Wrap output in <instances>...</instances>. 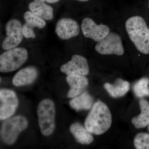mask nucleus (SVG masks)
I'll return each mask as SVG.
<instances>
[{
	"instance_id": "f257e3e1",
	"label": "nucleus",
	"mask_w": 149,
	"mask_h": 149,
	"mask_svg": "<svg viewBox=\"0 0 149 149\" xmlns=\"http://www.w3.org/2000/svg\"><path fill=\"white\" fill-rule=\"evenodd\" d=\"M112 116L107 106L97 101L93 105L85 121V127L91 134L100 135L107 132L111 126Z\"/></svg>"
},
{
	"instance_id": "f03ea898",
	"label": "nucleus",
	"mask_w": 149,
	"mask_h": 149,
	"mask_svg": "<svg viewBox=\"0 0 149 149\" xmlns=\"http://www.w3.org/2000/svg\"><path fill=\"white\" fill-rule=\"evenodd\" d=\"M125 29L137 50L149 54V29L145 19L140 16L130 17L125 22Z\"/></svg>"
},
{
	"instance_id": "7ed1b4c3",
	"label": "nucleus",
	"mask_w": 149,
	"mask_h": 149,
	"mask_svg": "<svg viewBox=\"0 0 149 149\" xmlns=\"http://www.w3.org/2000/svg\"><path fill=\"white\" fill-rule=\"evenodd\" d=\"M56 109L54 103L50 99L40 102L37 109L38 123L41 133L44 136H50L55 128Z\"/></svg>"
},
{
	"instance_id": "20e7f679",
	"label": "nucleus",
	"mask_w": 149,
	"mask_h": 149,
	"mask_svg": "<svg viewBox=\"0 0 149 149\" xmlns=\"http://www.w3.org/2000/svg\"><path fill=\"white\" fill-rule=\"evenodd\" d=\"M28 58V52L22 47H16L8 50L0 56V71L12 72L18 69Z\"/></svg>"
},
{
	"instance_id": "39448f33",
	"label": "nucleus",
	"mask_w": 149,
	"mask_h": 149,
	"mask_svg": "<svg viewBox=\"0 0 149 149\" xmlns=\"http://www.w3.org/2000/svg\"><path fill=\"white\" fill-rule=\"evenodd\" d=\"M28 124L27 119L22 116L7 118L1 128V136L3 142L8 145L13 144L19 133L27 128Z\"/></svg>"
},
{
	"instance_id": "423d86ee",
	"label": "nucleus",
	"mask_w": 149,
	"mask_h": 149,
	"mask_svg": "<svg viewBox=\"0 0 149 149\" xmlns=\"http://www.w3.org/2000/svg\"><path fill=\"white\" fill-rule=\"evenodd\" d=\"M95 49L102 55L121 56L124 52L121 37L113 32H109L102 40L97 43Z\"/></svg>"
},
{
	"instance_id": "0eeeda50",
	"label": "nucleus",
	"mask_w": 149,
	"mask_h": 149,
	"mask_svg": "<svg viewBox=\"0 0 149 149\" xmlns=\"http://www.w3.org/2000/svg\"><path fill=\"white\" fill-rule=\"evenodd\" d=\"M5 28L7 37L4 40L2 47L8 50L17 47L22 42L24 35L21 22L17 19H10L6 24Z\"/></svg>"
},
{
	"instance_id": "6e6552de",
	"label": "nucleus",
	"mask_w": 149,
	"mask_h": 149,
	"mask_svg": "<svg viewBox=\"0 0 149 149\" xmlns=\"http://www.w3.org/2000/svg\"><path fill=\"white\" fill-rule=\"evenodd\" d=\"M0 119L5 120L13 115L18 106L16 93L12 90H0Z\"/></svg>"
},
{
	"instance_id": "1a4fd4ad",
	"label": "nucleus",
	"mask_w": 149,
	"mask_h": 149,
	"mask_svg": "<svg viewBox=\"0 0 149 149\" xmlns=\"http://www.w3.org/2000/svg\"><path fill=\"white\" fill-rule=\"evenodd\" d=\"M81 29L84 36L100 42L110 32L109 27L103 24L98 25L92 19L84 18L81 24Z\"/></svg>"
},
{
	"instance_id": "9d476101",
	"label": "nucleus",
	"mask_w": 149,
	"mask_h": 149,
	"mask_svg": "<svg viewBox=\"0 0 149 149\" xmlns=\"http://www.w3.org/2000/svg\"><path fill=\"white\" fill-rule=\"evenodd\" d=\"M60 70L67 75L77 74L85 76L90 72L87 60L83 56L77 54L74 55L71 60L62 65Z\"/></svg>"
},
{
	"instance_id": "9b49d317",
	"label": "nucleus",
	"mask_w": 149,
	"mask_h": 149,
	"mask_svg": "<svg viewBox=\"0 0 149 149\" xmlns=\"http://www.w3.org/2000/svg\"><path fill=\"white\" fill-rule=\"evenodd\" d=\"M80 29L77 22L70 18L61 19L56 25L55 32L62 40H69L79 35Z\"/></svg>"
},
{
	"instance_id": "f8f14e48",
	"label": "nucleus",
	"mask_w": 149,
	"mask_h": 149,
	"mask_svg": "<svg viewBox=\"0 0 149 149\" xmlns=\"http://www.w3.org/2000/svg\"><path fill=\"white\" fill-rule=\"evenodd\" d=\"M66 80L70 87L67 94L69 98H74L83 93L89 84L88 78L80 74H68Z\"/></svg>"
},
{
	"instance_id": "ddd939ff",
	"label": "nucleus",
	"mask_w": 149,
	"mask_h": 149,
	"mask_svg": "<svg viewBox=\"0 0 149 149\" xmlns=\"http://www.w3.org/2000/svg\"><path fill=\"white\" fill-rule=\"evenodd\" d=\"M38 71L35 67L27 66L19 70L13 78L12 83L16 87L32 84L37 79Z\"/></svg>"
},
{
	"instance_id": "4468645a",
	"label": "nucleus",
	"mask_w": 149,
	"mask_h": 149,
	"mask_svg": "<svg viewBox=\"0 0 149 149\" xmlns=\"http://www.w3.org/2000/svg\"><path fill=\"white\" fill-rule=\"evenodd\" d=\"M44 0H34L28 8L31 12L45 20H50L53 18V9L45 3Z\"/></svg>"
},
{
	"instance_id": "2eb2a0df",
	"label": "nucleus",
	"mask_w": 149,
	"mask_h": 149,
	"mask_svg": "<svg viewBox=\"0 0 149 149\" xmlns=\"http://www.w3.org/2000/svg\"><path fill=\"white\" fill-rule=\"evenodd\" d=\"M70 130L75 140L80 144L89 145L94 141L91 133L79 123L75 122L71 124Z\"/></svg>"
},
{
	"instance_id": "dca6fc26",
	"label": "nucleus",
	"mask_w": 149,
	"mask_h": 149,
	"mask_svg": "<svg viewBox=\"0 0 149 149\" xmlns=\"http://www.w3.org/2000/svg\"><path fill=\"white\" fill-rule=\"evenodd\" d=\"M104 87L110 95L113 97L117 98L124 96L130 88V84L127 81L118 78L114 84L105 83Z\"/></svg>"
},
{
	"instance_id": "f3484780",
	"label": "nucleus",
	"mask_w": 149,
	"mask_h": 149,
	"mask_svg": "<svg viewBox=\"0 0 149 149\" xmlns=\"http://www.w3.org/2000/svg\"><path fill=\"white\" fill-rule=\"evenodd\" d=\"M141 114L133 117L131 120L132 124L137 129L143 128L149 123V103L144 99L139 101Z\"/></svg>"
},
{
	"instance_id": "a211bd4d",
	"label": "nucleus",
	"mask_w": 149,
	"mask_h": 149,
	"mask_svg": "<svg viewBox=\"0 0 149 149\" xmlns=\"http://www.w3.org/2000/svg\"><path fill=\"white\" fill-rule=\"evenodd\" d=\"M94 99L87 92L74 97L69 102V104L72 108L77 111L81 110H88L92 107Z\"/></svg>"
},
{
	"instance_id": "6ab92c4d",
	"label": "nucleus",
	"mask_w": 149,
	"mask_h": 149,
	"mask_svg": "<svg viewBox=\"0 0 149 149\" xmlns=\"http://www.w3.org/2000/svg\"><path fill=\"white\" fill-rule=\"evenodd\" d=\"M24 18L25 22L24 24L31 29H34L35 27L42 29L46 26L45 19L37 16L31 11L26 12L24 14Z\"/></svg>"
},
{
	"instance_id": "aec40b11",
	"label": "nucleus",
	"mask_w": 149,
	"mask_h": 149,
	"mask_svg": "<svg viewBox=\"0 0 149 149\" xmlns=\"http://www.w3.org/2000/svg\"><path fill=\"white\" fill-rule=\"evenodd\" d=\"M149 79L143 77L137 81L133 87L134 93L137 97L143 98L149 96Z\"/></svg>"
},
{
	"instance_id": "412c9836",
	"label": "nucleus",
	"mask_w": 149,
	"mask_h": 149,
	"mask_svg": "<svg viewBox=\"0 0 149 149\" xmlns=\"http://www.w3.org/2000/svg\"><path fill=\"white\" fill-rule=\"evenodd\" d=\"M134 144L137 149H149V134L146 133H138L134 138Z\"/></svg>"
},
{
	"instance_id": "4be33fe9",
	"label": "nucleus",
	"mask_w": 149,
	"mask_h": 149,
	"mask_svg": "<svg viewBox=\"0 0 149 149\" xmlns=\"http://www.w3.org/2000/svg\"><path fill=\"white\" fill-rule=\"evenodd\" d=\"M22 32L23 35L26 38H35V35L34 29L27 27L25 24L22 26Z\"/></svg>"
},
{
	"instance_id": "5701e85b",
	"label": "nucleus",
	"mask_w": 149,
	"mask_h": 149,
	"mask_svg": "<svg viewBox=\"0 0 149 149\" xmlns=\"http://www.w3.org/2000/svg\"><path fill=\"white\" fill-rule=\"evenodd\" d=\"M44 1H45L47 2V3H53L57 2L60 0H44Z\"/></svg>"
},
{
	"instance_id": "b1692460",
	"label": "nucleus",
	"mask_w": 149,
	"mask_h": 149,
	"mask_svg": "<svg viewBox=\"0 0 149 149\" xmlns=\"http://www.w3.org/2000/svg\"><path fill=\"white\" fill-rule=\"evenodd\" d=\"M75 1L82 2H86L89 1L90 0H75Z\"/></svg>"
},
{
	"instance_id": "393cba45",
	"label": "nucleus",
	"mask_w": 149,
	"mask_h": 149,
	"mask_svg": "<svg viewBox=\"0 0 149 149\" xmlns=\"http://www.w3.org/2000/svg\"><path fill=\"white\" fill-rule=\"evenodd\" d=\"M147 5H148V8L149 11V0H147Z\"/></svg>"
},
{
	"instance_id": "a878e982",
	"label": "nucleus",
	"mask_w": 149,
	"mask_h": 149,
	"mask_svg": "<svg viewBox=\"0 0 149 149\" xmlns=\"http://www.w3.org/2000/svg\"><path fill=\"white\" fill-rule=\"evenodd\" d=\"M148 131L149 132V123L148 124Z\"/></svg>"
},
{
	"instance_id": "bb28decb",
	"label": "nucleus",
	"mask_w": 149,
	"mask_h": 149,
	"mask_svg": "<svg viewBox=\"0 0 149 149\" xmlns=\"http://www.w3.org/2000/svg\"></svg>"
}]
</instances>
